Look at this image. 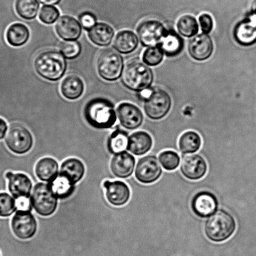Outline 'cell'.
Wrapping results in <instances>:
<instances>
[{"mask_svg": "<svg viewBox=\"0 0 256 256\" xmlns=\"http://www.w3.org/2000/svg\"><path fill=\"white\" fill-rule=\"evenodd\" d=\"M0 256H2V253H1V252H0Z\"/></svg>", "mask_w": 256, "mask_h": 256, "instance_id": "f6af8a7d", "label": "cell"}, {"mask_svg": "<svg viewBox=\"0 0 256 256\" xmlns=\"http://www.w3.org/2000/svg\"><path fill=\"white\" fill-rule=\"evenodd\" d=\"M8 189L15 200L20 198H31L33 182L29 176L24 173L7 172Z\"/></svg>", "mask_w": 256, "mask_h": 256, "instance_id": "9a60e30c", "label": "cell"}, {"mask_svg": "<svg viewBox=\"0 0 256 256\" xmlns=\"http://www.w3.org/2000/svg\"><path fill=\"white\" fill-rule=\"evenodd\" d=\"M60 12L59 9L52 5H44L40 10L39 19L43 24H51L59 20Z\"/></svg>", "mask_w": 256, "mask_h": 256, "instance_id": "74e56055", "label": "cell"}, {"mask_svg": "<svg viewBox=\"0 0 256 256\" xmlns=\"http://www.w3.org/2000/svg\"><path fill=\"white\" fill-rule=\"evenodd\" d=\"M207 169L206 160L199 154H185L180 162V172L185 178L190 180H201L206 175Z\"/></svg>", "mask_w": 256, "mask_h": 256, "instance_id": "7c38bea8", "label": "cell"}, {"mask_svg": "<svg viewBox=\"0 0 256 256\" xmlns=\"http://www.w3.org/2000/svg\"><path fill=\"white\" fill-rule=\"evenodd\" d=\"M199 22L200 29L203 34H209L212 32L214 27V21H213L211 15L208 14H202L199 18Z\"/></svg>", "mask_w": 256, "mask_h": 256, "instance_id": "ab89813d", "label": "cell"}, {"mask_svg": "<svg viewBox=\"0 0 256 256\" xmlns=\"http://www.w3.org/2000/svg\"><path fill=\"white\" fill-rule=\"evenodd\" d=\"M117 116L120 124L128 130H135L141 126L144 115L141 110L134 104L124 102L117 108Z\"/></svg>", "mask_w": 256, "mask_h": 256, "instance_id": "2e32d148", "label": "cell"}, {"mask_svg": "<svg viewBox=\"0 0 256 256\" xmlns=\"http://www.w3.org/2000/svg\"><path fill=\"white\" fill-rule=\"evenodd\" d=\"M48 184L59 200L69 199L74 194L76 190V184H75L67 176L60 172L57 176Z\"/></svg>", "mask_w": 256, "mask_h": 256, "instance_id": "cb8c5ba5", "label": "cell"}, {"mask_svg": "<svg viewBox=\"0 0 256 256\" xmlns=\"http://www.w3.org/2000/svg\"><path fill=\"white\" fill-rule=\"evenodd\" d=\"M236 228L234 218L226 210H219L208 218L204 229L205 236L210 242H222L234 234Z\"/></svg>", "mask_w": 256, "mask_h": 256, "instance_id": "3957f363", "label": "cell"}, {"mask_svg": "<svg viewBox=\"0 0 256 256\" xmlns=\"http://www.w3.org/2000/svg\"><path fill=\"white\" fill-rule=\"evenodd\" d=\"M84 82L79 76L71 74L65 77L60 85L63 96L69 100L79 99L84 94Z\"/></svg>", "mask_w": 256, "mask_h": 256, "instance_id": "484cf974", "label": "cell"}, {"mask_svg": "<svg viewBox=\"0 0 256 256\" xmlns=\"http://www.w3.org/2000/svg\"><path fill=\"white\" fill-rule=\"evenodd\" d=\"M105 197L112 206L121 207L129 202L131 192L126 183L122 180H106L104 182Z\"/></svg>", "mask_w": 256, "mask_h": 256, "instance_id": "5bb4252c", "label": "cell"}, {"mask_svg": "<svg viewBox=\"0 0 256 256\" xmlns=\"http://www.w3.org/2000/svg\"><path fill=\"white\" fill-rule=\"evenodd\" d=\"M153 81L154 74L147 64L138 60H133L125 65L121 82L127 89L140 92L150 88Z\"/></svg>", "mask_w": 256, "mask_h": 256, "instance_id": "277c9868", "label": "cell"}, {"mask_svg": "<svg viewBox=\"0 0 256 256\" xmlns=\"http://www.w3.org/2000/svg\"><path fill=\"white\" fill-rule=\"evenodd\" d=\"M171 106V97L162 89H152L151 94L144 100V112L147 116L152 120L164 118L169 114Z\"/></svg>", "mask_w": 256, "mask_h": 256, "instance_id": "ba28073f", "label": "cell"}, {"mask_svg": "<svg viewBox=\"0 0 256 256\" xmlns=\"http://www.w3.org/2000/svg\"><path fill=\"white\" fill-rule=\"evenodd\" d=\"M17 210L32 212L33 208L31 198H20L16 200Z\"/></svg>", "mask_w": 256, "mask_h": 256, "instance_id": "60d3db41", "label": "cell"}, {"mask_svg": "<svg viewBox=\"0 0 256 256\" xmlns=\"http://www.w3.org/2000/svg\"><path fill=\"white\" fill-rule=\"evenodd\" d=\"M40 8L37 0H16L15 10L23 19L34 20L36 18Z\"/></svg>", "mask_w": 256, "mask_h": 256, "instance_id": "1f68e13d", "label": "cell"}, {"mask_svg": "<svg viewBox=\"0 0 256 256\" xmlns=\"http://www.w3.org/2000/svg\"><path fill=\"white\" fill-rule=\"evenodd\" d=\"M129 133L122 129H117L109 136L107 148L110 154L115 155L126 152L129 140Z\"/></svg>", "mask_w": 256, "mask_h": 256, "instance_id": "f546056e", "label": "cell"}, {"mask_svg": "<svg viewBox=\"0 0 256 256\" xmlns=\"http://www.w3.org/2000/svg\"><path fill=\"white\" fill-rule=\"evenodd\" d=\"M250 9H251V15L256 17V0H253Z\"/></svg>", "mask_w": 256, "mask_h": 256, "instance_id": "ee69618b", "label": "cell"}, {"mask_svg": "<svg viewBox=\"0 0 256 256\" xmlns=\"http://www.w3.org/2000/svg\"><path fill=\"white\" fill-rule=\"evenodd\" d=\"M11 228L18 239L30 240L37 234L38 222L32 212L17 210L11 220Z\"/></svg>", "mask_w": 256, "mask_h": 256, "instance_id": "30bf717a", "label": "cell"}, {"mask_svg": "<svg viewBox=\"0 0 256 256\" xmlns=\"http://www.w3.org/2000/svg\"><path fill=\"white\" fill-rule=\"evenodd\" d=\"M159 159L162 167L168 172L177 169L180 163L179 155L172 150H164L160 152Z\"/></svg>", "mask_w": 256, "mask_h": 256, "instance_id": "836d02e7", "label": "cell"}, {"mask_svg": "<svg viewBox=\"0 0 256 256\" xmlns=\"http://www.w3.org/2000/svg\"><path fill=\"white\" fill-rule=\"evenodd\" d=\"M79 20L80 24L84 29L89 32L97 24V17L92 12H84L79 15Z\"/></svg>", "mask_w": 256, "mask_h": 256, "instance_id": "f35d334b", "label": "cell"}, {"mask_svg": "<svg viewBox=\"0 0 256 256\" xmlns=\"http://www.w3.org/2000/svg\"><path fill=\"white\" fill-rule=\"evenodd\" d=\"M139 38L134 32L130 30H122L115 38L114 47L120 54H131L137 48Z\"/></svg>", "mask_w": 256, "mask_h": 256, "instance_id": "83f0119b", "label": "cell"}, {"mask_svg": "<svg viewBox=\"0 0 256 256\" xmlns=\"http://www.w3.org/2000/svg\"><path fill=\"white\" fill-rule=\"evenodd\" d=\"M85 121L97 130L110 129L117 122L115 105L109 99L97 97L90 100L84 110Z\"/></svg>", "mask_w": 256, "mask_h": 256, "instance_id": "6da1fadb", "label": "cell"}, {"mask_svg": "<svg viewBox=\"0 0 256 256\" xmlns=\"http://www.w3.org/2000/svg\"><path fill=\"white\" fill-rule=\"evenodd\" d=\"M9 127L6 121L4 119L0 118V140L4 139L6 137Z\"/></svg>", "mask_w": 256, "mask_h": 256, "instance_id": "b9f144b4", "label": "cell"}, {"mask_svg": "<svg viewBox=\"0 0 256 256\" xmlns=\"http://www.w3.org/2000/svg\"><path fill=\"white\" fill-rule=\"evenodd\" d=\"M30 37L29 28L21 22H15L10 25L7 30V41L12 46H24L29 41Z\"/></svg>", "mask_w": 256, "mask_h": 256, "instance_id": "f1b7e54d", "label": "cell"}, {"mask_svg": "<svg viewBox=\"0 0 256 256\" xmlns=\"http://www.w3.org/2000/svg\"><path fill=\"white\" fill-rule=\"evenodd\" d=\"M178 146L183 154H191L198 152L201 148L202 138L194 130H188L180 136Z\"/></svg>", "mask_w": 256, "mask_h": 256, "instance_id": "4dcf8cb0", "label": "cell"}, {"mask_svg": "<svg viewBox=\"0 0 256 256\" xmlns=\"http://www.w3.org/2000/svg\"><path fill=\"white\" fill-rule=\"evenodd\" d=\"M234 37L238 44L249 46L256 42V17L250 16L238 22L234 30Z\"/></svg>", "mask_w": 256, "mask_h": 256, "instance_id": "ffe728a7", "label": "cell"}, {"mask_svg": "<svg viewBox=\"0 0 256 256\" xmlns=\"http://www.w3.org/2000/svg\"><path fill=\"white\" fill-rule=\"evenodd\" d=\"M42 4L44 5H55L59 4L61 0H39Z\"/></svg>", "mask_w": 256, "mask_h": 256, "instance_id": "7bdbcfd3", "label": "cell"}, {"mask_svg": "<svg viewBox=\"0 0 256 256\" xmlns=\"http://www.w3.org/2000/svg\"><path fill=\"white\" fill-rule=\"evenodd\" d=\"M55 28L60 38L65 41H76L82 32L80 22L69 15L60 16L55 24Z\"/></svg>", "mask_w": 256, "mask_h": 256, "instance_id": "d6986e66", "label": "cell"}, {"mask_svg": "<svg viewBox=\"0 0 256 256\" xmlns=\"http://www.w3.org/2000/svg\"><path fill=\"white\" fill-rule=\"evenodd\" d=\"M16 200L9 193L0 192V218H9L16 212Z\"/></svg>", "mask_w": 256, "mask_h": 256, "instance_id": "d590c367", "label": "cell"}, {"mask_svg": "<svg viewBox=\"0 0 256 256\" xmlns=\"http://www.w3.org/2000/svg\"><path fill=\"white\" fill-rule=\"evenodd\" d=\"M164 52L159 45L150 46L145 50L142 54V60L149 66H156L161 64L164 59Z\"/></svg>", "mask_w": 256, "mask_h": 256, "instance_id": "e575fe53", "label": "cell"}, {"mask_svg": "<svg viewBox=\"0 0 256 256\" xmlns=\"http://www.w3.org/2000/svg\"><path fill=\"white\" fill-rule=\"evenodd\" d=\"M136 160L127 152L114 155L110 163V169L114 176L120 179H127L135 170Z\"/></svg>", "mask_w": 256, "mask_h": 256, "instance_id": "ac0fdd59", "label": "cell"}, {"mask_svg": "<svg viewBox=\"0 0 256 256\" xmlns=\"http://www.w3.org/2000/svg\"><path fill=\"white\" fill-rule=\"evenodd\" d=\"M86 168L84 163L76 158H70L62 163L60 172L67 176L75 184L81 182L84 178Z\"/></svg>", "mask_w": 256, "mask_h": 256, "instance_id": "4316f807", "label": "cell"}, {"mask_svg": "<svg viewBox=\"0 0 256 256\" xmlns=\"http://www.w3.org/2000/svg\"><path fill=\"white\" fill-rule=\"evenodd\" d=\"M35 71L48 81H59L64 76L67 68L66 58L60 52L47 50L40 54L34 61Z\"/></svg>", "mask_w": 256, "mask_h": 256, "instance_id": "7a4b0ae2", "label": "cell"}, {"mask_svg": "<svg viewBox=\"0 0 256 256\" xmlns=\"http://www.w3.org/2000/svg\"><path fill=\"white\" fill-rule=\"evenodd\" d=\"M188 52L192 58L198 62H204L212 56L214 44L209 34H200L190 40Z\"/></svg>", "mask_w": 256, "mask_h": 256, "instance_id": "e0dca14e", "label": "cell"}, {"mask_svg": "<svg viewBox=\"0 0 256 256\" xmlns=\"http://www.w3.org/2000/svg\"><path fill=\"white\" fill-rule=\"evenodd\" d=\"M31 200L35 212L42 217H49L54 214L59 206V200L46 182H38L35 185Z\"/></svg>", "mask_w": 256, "mask_h": 256, "instance_id": "8992f818", "label": "cell"}, {"mask_svg": "<svg viewBox=\"0 0 256 256\" xmlns=\"http://www.w3.org/2000/svg\"><path fill=\"white\" fill-rule=\"evenodd\" d=\"M177 29L182 36L191 38L198 34L199 24L194 16L190 14H184L178 20Z\"/></svg>", "mask_w": 256, "mask_h": 256, "instance_id": "d6a6232c", "label": "cell"}, {"mask_svg": "<svg viewBox=\"0 0 256 256\" xmlns=\"http://www.w3.org/2000/svg\"><path fill=\"white\" fill-rule=\"evenodd\" d=\"M5 144L10 152L15 154L24 155L34 146V137L27 128L20 124L10 127L5 137Z\"/></svg>", "mask_w": 256, "mask_h": 256, "instance_id": "52a82bcc", "label": "cell"}, {"mask_svg": "<svg viewBox=\"0 0 256 256\" xmlns=\"http://www.w3.org/2000/svg\"><path fill=\"white\" fill-rule=\"evenodd\" d=\"M60 52L66 59L74 60L80 56L82 52V45L79 42L64 41L59 46Z\"/></svg>", "mask_w": 256, "mask_h": 256, "instance_id": "8d00e7d4", "label": "cell"}, {"mask_svg": "<svg viewBox=\"0 0 256 256\" xmlns=\"http://www.w3.org/2000/svg\"><path fill=\"white\" fill-rule=\"evenodd\" d=\"M152 146L151 136L147 132L139 130L130 136L127 150L132 154L140 156L146 154L151 150Z\"/></svg>", "mask_w": 256, "mask_h": 256, "instance_id": "44dd1931", "label": "cell"}, {"mask_svg": "<svg viewBox=\"0 0 256 256\" xmlns=\"http://www.w3.org/2000/svg\"><path fill=\"white\" fill-rule=\"evenodd\" d=\"M219 206V202L215 195L207 190L196 193L192 198L190 207L195 216L206 218L214 214Z\"/></svg>", "mask_w": 256, "mask_h": 256, "instance_id": "4fadbf2b", "label": "cell"}, {"mask_svg": "<svg viewBox=\"0 0 256 256\" xmlns=\"http://www.w3.org/2000/svg\"><path fill=\"white\" fill-rule=\"evenodd\" d=\"M98 74L107 82H115L122 76L124 69V58L120 52L106 48L100 52L97 62Z\"/></svg>", "mask_w": 256, "mask_h": 256, "instance_id": "5b68a950", "label": "cell"}, {"mask_svg": "<svg viewBox=\"0 0 256 256\" xmlns=\"http://www.w3.org/2000/svg\"><path fill=\"white\" fill-rule=\"evenodd\" d=\"M115 36L114 28L105 22H98L88 32V36L93 44L99 46H108Z\"/></svg>", "mask_w": 256, "mask_h": 256, "instance_id": "603a6c76", "label": "cell"}, {"mask_svg": "<svg viewBox=\"0 0 256 256\" xmlns=\"http://www.w3.org/2000/svg\"><path fill=\"white\" fill-rule=\"evenodd\" d=\"M166 31L162 22L157 20L142 22L137 29L140 42L145 47L159 45Z\"/></svg>", "mask_w": 256, "mask_h": 256, "instance_id": "8fae6325", "label": "cell"}, {"mask_svg": "<svg viewBox=\"0 0 256 256\" xmlns=\"http://www.w3.org/2000/svg\"><path fill=\"white\" fill-rule=\"evenodd\" d=\"M60 172L57 160L51 157H45L37 162L35 167V175L41 182L49 183L57 176Z\"/></svg>", "mask_w": 256, "mask_h": 256, "instance_id": "7402d4cb", "label": "cell"}, {"mask_svg": "<svg viewBox=\"0 0 256 256\" xmlns=\"http://www.w3.org/2000/svg\"><path fill=\"white\" fill-rule=\"evenodd\" d=\"M163 173L161 164L154 155H147L138 160L135 169V177L142 184L156 182Z\"/></svg>", "mask_w": 256, "mask_h": 256, "instance_id": "9c48e42d", "label": "cell"}, {"mask_svg": "<svg viewBox=\"0 0 256 256\" xmlns=\"http://www.w3.org/2000/svg\"><path fill=\"white\" fill-rule=\"evenodd\" d=\"M168 57H175L182 52L184 41L174 30H167L159 44Z\"/></svg>", "mask_w": 256, "mask_h": 256, "instance_id": "d4e9b609", "label": "cell"}]
</instances>
